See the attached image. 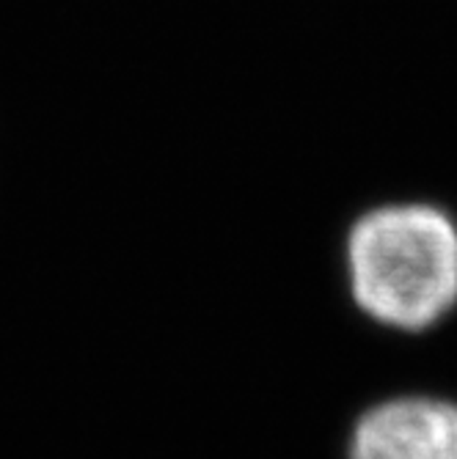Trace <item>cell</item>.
I'll return each mask as SVG.
<instances>
[{
    "instance_id": "6da1fadb",
    "label": "cell",
    "mask_w": 457,
    "mask_h": 459,
    "mask_svg": "<svg viewBox=\"0 0 457 459\" xmlns=\"http://www.w3.org/2000/svg\"><path fill=\"white\" fill-rule=\"evenodd\" d=\"M353 300L397 330H427L457 303V226L433 204H389L347 234Z\"/></svg>"
},
{
    "instance_id": "7a4b0ae2",
    "label": "cell",
    "mask_w": 457,
    "mask_h": 459,
    "mask_svg": "<svg viewBox=\"0 0 457 459\" xmlns=\"http://www.w3.org/2000/svg\"><path fill=\"white\" fill-rule=\"evenodd\" d=\"M350 459H457V404L394 399L356 424Z\"/></svg>"
}]
</instances>
